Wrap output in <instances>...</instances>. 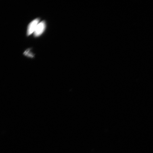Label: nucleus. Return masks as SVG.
<instances>
[{
  "label": "nucleus",
  "mask_w": 153,
  "mask_h": 153,
  "mask_svg": "<svg viewBox=\"0 0 153 153\" xmlns=\"http://www.w3.org/2000/svg\"><path fill=\"white\" fill-rule=\"evenodd\" d=\"M40 19L37 18L32 21L29 24L27 30V35L30 36L35 32L38 25L39 23Z\"/></svg>",
  "instance_id": "nucleus-1"
},
{
  "label": "nucleus",
  "mask_w": 153,
  "mask_h": 153,
  "mask_svg": "<svg viewBox=\"0 0 153 153\" xmlns=\"http://www.w3.org/2000/svg\"><path fill=\"white\" fill-rule=\"evenodd\" d=\"M30 49H28L27 50L25 51L24 54L26 56H27L30 57H33L34 56V55L30 52Z\"/></svg>",
  "instance_id": "nucleus-3"
},
{
  "label": "nucleus",
  "mask_w": 153,
  "mask_h": 153,
  "mask_svg": "<svg viewBox=\"0 0 153 153\" xmlns=\"http://www.w3.org/2000/svg\"><path fill=\"white\" fill-rule=\"evenodd\" d=\"M46 24L45 21H42L39 23L38 25L35 32L34 33V35L35 37H38L42 34L45 29Z\"/></svg>",
  "instance_id": "nucleus-2"
}]
</instances>
